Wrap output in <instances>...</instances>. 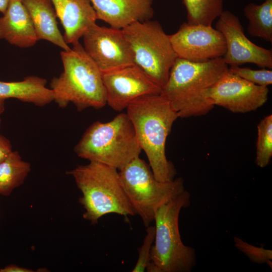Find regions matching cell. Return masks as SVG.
<instances>
[{"instance_id":"6da1fadb","label":"cell","mask_w":272,"mask_h":272,"mask_svg":"<svg viewBox=\"0 0 272 272\" xmlns=\"http://www.w3.org/2000/svg\"><path fill=\"white\" fill-rule=\"evenodd\" d=\"M126 110L155 178L162 182L174 180L176 171L167 159L166 143L179 117L170 101L161 94L146 96L131 102Z\"/></svg>"},{"instance_id":"7a4b0ae2","label":"cell","mask_w":272,"mask_h":272,"mask_svg":"<svg viewBox=\"0 0 272 272\" xmlns=\"http://www.w3.org/2000/svg\"><path fill=\"white\" fill-rule=\"evenodd\" d=\"M228 69L223 57L205 61L177 57L161 94L170 101L179 117L205 115L215 106L209 91Z\"/></svg>"},{"instance_id":"3957f363","label":"cell","mask_w":272,"mask_h":272,"mask_svg":"<svg viewBox=\"0 0 272 272\" xmlns=\"http://www.w3.org/2000/svg\"><path fill=\"white\" fill-rule=\"evenodd\" d=\"M63 71L50 83L54 100L61 108L72 103L81 112L88 108L99 109L106 104L102 73L79 42L70 50H62Z\"/></svg>"},{"instance_id":"277c9868","label":"cell","mask_w":272,"mask_h":272,"mask_svg":"<svg viewBox=\"0 0 272 272\" xmlns=\"http://www.w3.org/2000/svg\"><path fill=\"white\" fill-rule=\"evenodd\" d=\"M82 193L79 202L85 212L83 218L97 224L102 216L116 214L124 216L135 213L121 184L118 170L105 164L89 161L67 172Z\"/></svg>"},{"instance_id":"5b68a950","label":"cell","mask_w":272,"mask_h":272,"mask_svg":"<svg viewBox=\"0 0 272 272\" xmlns=\"http://www.w3.org/2000/svg\"><path fill=\"white\" fill-rule=\"evenodd\" d=\"M190 204V194L186 190L157 211L155 235L148 272H190L196 263L193 248L183 244L179 229L182 209Z\"/></svg>"},{"instance_id":"8992f818","label":"cell","mask_w":272,"mask_h":272,"mask_svg":"<svg viewBox=\"0 0 272 272\" xmlns=\"http://www.w3.org/2000/svg\"><path fill=\"white\" fill-rule=\"evenodd\" d=\"M74 151L80 158L119 170L139 157L142 150L128 115L120 113L108 122L93 123Z\"/></svg>"},{"instance_id":"52a82bcc","label":"cell","mask_w":272,"mask_h":272,"mask_svg":"<svg viewBox=\"0 0 272 272\" xmlns=\"http://www.w3.org/2000/svg\"><path fill=\"white\" fill-rule=\"evenodd\" d=\"M118 174L129 202L146 227L154 221L160 207L185 190L181 177L167 182L157 180L150 165L140 156L120 169Z\"/></svg>"},{"instance_id":"ba28073f","label":"cell","mask_w":272,"mask_h":272,"mask_svg":"<svg viewBox=\"0 0 272 272\" xmlns=\"http://www.w3.org/2000/svg\"><path fill=\"white\" fill-rule=\"evenodd\" d=\"M122 30L134 64L163 88L177 58L169 35L158 22L151 20L134 23Z\"/></svg>"},{"instance_id":"9c48e42d","label":"cell","mask_w":272,"mask_h":272,"mask_svg":"<svg viewBox=\"0 0 272 272\" xmlns=\"http://www.w3.org/2000/svg\"><path fill=\"white\" fill-rule=\"evenodd\" d=\"M84 48L101 73L134 64L129 43L122 29L95 23L83 36Z\"/></svg>"},{"instance_id":"30bf717a","label":"cell","mask_w":272,"mask_h":272,"mask_svg":"<svg viewBox=\"0 0 272 272\" xmlns=\"http://www.w3.org/2000/svg\"><path fill=\"white\" fill-rule=\"evenodd\" d=\"M101 73L106 104L117 111L139 98L162 92V88L135 64Z\"/></svg>"},{"instance_id":"8fae6325","label":"cell","mask_w":272,"mask_h":272,"mask_svg":"<svg viewBox=\"0 0 272 272\" xmlns=\"http://www.w3.org/2000/svg\"><path fill=\"white\" fill-rule=\"evenodd\" d=\"M169 37L177 57L182 59L205 61L223 57L226 53L223 35L212 26L183 23Z\"/></svg>"},{"instance_id":"7c38bea8","label":"cell","mask_w":272,"mask_h":272,"mask_svg":"<svg viewBox=\"0 0 272 272\" xmlns=\"http://www.w3.org/2000/svg\"><path fill=\"white\" fill-rule=\"evenodd\" d=\"M268 92L267 87L253 84L228 69L209 90L208 94L214 105L233 113H247L264 105Z\"/></svg>"},{"instance_id":"4fadbf2b","label":"cell","mask_w":272,"mask_h":272,"mask_svg":"<svg viewBox=\"0 0 272 272\" xmlns=\"http://www.w3.org/2000/svg\"><path fill=\"white\" fill-rule=\"evenodd\" d=\"M216 29L224 36L226 45L223 58L228 65L251 63L262 68L272 69V51L259 46L245 35L239 18L228 11L218 17Z\"/></svg>"},{"instance_id":"5bb4252c","label":"cell","mask_w":272,"mask_h":272,"mask_svg":"<svg viewBox=\"0 0 272 272\" xmlns=\"http://www.w3.org/2000/svg\"><path fill=\"white\" fill-rule=\"evenodd\" d=\"M97 20L112 28H123L137 22L150 20L154 16V0H90Z\"/></svg>"},{"instance_id":"9a60e30c","label":"cell","mask_w":272,"mask_h":272,"mask_svg":"<svg viewBox=\"0 0 272 272\" xmlns=\"http://www.w3.org/2000/svg\"><path fill=\"white\" fill-rule=\"evenodd\" d=\"M63 28L66 43L79 42L87 29L96 23V12L90 0H50Z\"/></svg>"},{"instance_id":"2e32d148","label":"cell","mask_w":272,"mask_h":272,"mask_svg":"<svg viewBox=\"0 0 272 272\" xmlns=\"http://www.w3.org/2000/svg\"><path fill=\"white\" fill-rule=\"evenodd\" d=\"M0 39L20 48H29L38 41L32 21L20 0H10L0 17Z\"/></svg>"},{"instance_id":"e0dca14e","label":"cell","mask_w":272,"mask_h":272,"mask_svg":"<svg viewBox=\"0 0 272 272\" xmlns=\"http://www.w3.org/2000/svg\"><path fill=\"white\" fill-rule=\"evenodd\" d=\"M30 16L38 40H45L62 50L71 49L60 32L50 0H20Z\"/></svg>"},{"instance_id":"ac0fdd59","label":"cell","mask_w":272,"mask_h":272,"mask_svg":"<svg viewBox=\"0 0 272 272\" xmlns=\"http://www.w3.org/2000/svg\"><path fill=\"white\" fill-rule=\"evenodd\" d=\"M47 80L29 76L17 82L0 81V98H15L37 106H45L54 100L52 91L46 87Z\"/></svg>"},{"instance_id":"d6986e66","label":"cell","mask_w":272,"mask_h":272,"mask_svg":"<svg viewBox=\"0 0 272 272\" xmlns=\"http://www.w3.org/2000/svg\"><path fill=\"white\" fill-rule=\"evenodd\" d=\"M30 164L18 151H12L0 163V194L8 196L23 184L31 171Z\"/></svg>"},{"instance_id":"ffe728a7","label":"cell","mask_w":272,"mask_h":272,"mask_svg":"<svg viewBox=\"0 0 272 272\" xmlns=\"http://www.w3.org/2000/svg\"><path fill=\"white\" fill-rule=\"evenodd\" d=\"M248 20L247 32L251 36L272 42V0L260 4L250 3L244 8Z\"/></svg>"},{"instance_id":"44dd1931","label":"cell","mask_w":272,"mask_h":272,"mask_svg":"<svg viewBox=\"0 0 272 272\" xmlns=\"http://www.w3.org/2000/svg\"><path fill=\"white\" fill-rule=\"evenodd\" d=\"M183 3L191 24L212 26L224 11L223 0H183Z\"/></svg>"},{"instance_id":"7402d4cb","label":"cell","mask_w":272,"mask_h":272,"mask_svg":"<svg viewBox=\"0 0 272 272\" xmlns=\"http://www.w3.org/2000/svg\"><path fill=\"white\" fill-rule=\"evenodd\" d=\"M255 163L266 167L272 157V115L265 116L257 125Z\"/></svg>"},{"instance_id":"603a6c76","label":"cell","mask_w":272,"mask_h":272,"mask_svg":"<svg viewBox=\"0 0 272 272\" xmlns=\"http://www.w3.org/2000/svg\"><path fill=\"white\" fill-rule=\"evenodd\" d=\"M229 70L238 77L255 85L267 87L272 84V71L264 68L259 70L230 65Z\"/></svg>"},{"instance_id":"cb8c5ba5","label":"cell","mask_w":272,"mask_h":272,"mask_svg":"<svg viewBox=\"0 0 272 272\" xmlns=\"http://www.w3.org/2000/svg\"><path fill=\"white\" fill-rule=\"evenodd\" d=\"M235 246L246 255L253 262L271 263L272 251L263 247H257L243 241L237 237H234Z\"/></svg>"},{"instance_id":"d4e9b609","label":"cell","mask_w":272,"mask_h":272,"mask_svg":"<svg viewBox=\"0 0 272 272\" xmlns=\"http://www.w3.org/2000/svg\"><path fill=\"white\" fill-rule=\"evenodd\" d=\"M146 233L143 243L138 249V259L132 270V272H144L146 271L147 266L149 262L151 248L155 239V226H149L147 227Z\"/></svg>"},{"instance_id":"484cf974","label":"cell","mask_w":272,"mask_h":272,"mask_svg":"<svg viewBox=\"0 0 272 272\" xmlns=\"http://www.w3.org/2000/svg\"><path fill=\"white\" fill-rule=\"evenodd\" d=\"M12 151V146L9 140L0 133V163Z\"/></svg>"},{"instance_id":"4316f807","label":"cell","mask_w":272,"mask_h":272,"mask_svg":"<svg viewBox=\"0 0 272 272\" xmlns=\"http://www.w3.org/2000/svg\"><path fill=\"white\" fill-rule=\"evenodd\" d=\"M34 271L16 264H10L0 269V272H34Z\"/></svg>"},{"instance_id":"83f0119b","label":"cell","mask_w":272,"mask_h":272,"mask_svg":"<svg viewBox=\"0 0 272 272\" xmlns=\"http://www.w3.org/2000/svg\"><path fill=\"white\" fill-rule=\"evenodd\" d=\"M10 0H0V12L4 14L8 7Z\"/></svg>"},{"instance_id":"f1b7e54d","label":"cell","mask_w":272,"mask_h":272,"mask_svg":"<svg viewBox=\"0 0 272 272\" xmlns=\"http://www.w3.org/2000/svg\"><path fill=\"white\" fill-rule=\"evenodd\" d=\"M5 99L1 98H0V116L2 115V114L4 112L5 110ZM1 118L0 117V127H1Z\"/></svg>"}]
</instances>
